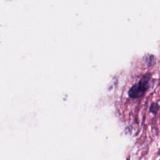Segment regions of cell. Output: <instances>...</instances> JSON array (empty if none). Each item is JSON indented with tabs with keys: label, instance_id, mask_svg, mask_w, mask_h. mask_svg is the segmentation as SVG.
<instances>
[{
	"label": "cell",
	"instance_id": "cell-1",
	"mask_svg": "<svg viewBox=\"0 0 160 160\" xmlns=\"http://www.w3.org/2000/svg\"><path fill=\"white\" fill-rule=\"evenodd\" d=\"M148 80L146 79L145 78L141 80L138 84H135L131 88L129 91V95L133 98H137L142 96L148 87Z\"/></svg>",
	"mask_w": 160,
	"mask_h": 160
}]
</instances>
